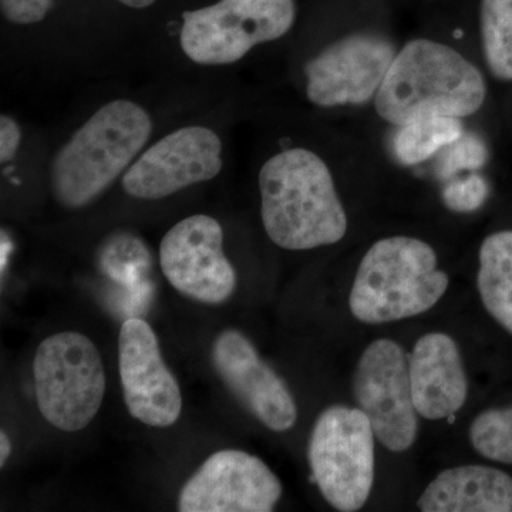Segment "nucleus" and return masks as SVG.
<instances>
[{
	"mask_svg": "<svg viewBox=\"0 0 512 512\" xmlns=\"http://www.w3.org/2000/svg\"><path fill=\"white\" fill-rule=\"evenodd\" d=\"M414 407L429 420L450 419L464 406L468 382L460 350L444 333H427L409 356Z\"/></svg>",
	"mask_w": 512,
	"mask_h": 512,
	"instance_id": "2eb2a0df",
	"label": "nucleus"
},
{
	"mask_svg": "<svg viewBox=\"0 0 512 512\" xmlns=\"http://www.w3.org/2000/svg\"><path fill=\"white\" fill-rule=\"evenodd\" d=\"M375 431L365 413L355 407L330 406L309 440L313 481L335 510L359 511L375 481Z\"/></svg>",
	"mask_w": 512,
	"mask_h": 512,
	"instance_id": "0eeeda50",
	"label": "nucleus"
},
{
	"mask_svg": "<svg viewBox=\"0 0 512 512\" xmlns=\"http://www.w3.org/2000/svg\"><path fill=\"white\" fill-rule=\"evenodd\" d=\"M281 495V481L261 458L241 450H221L185 483L178 511L269 512Z\"/></svg>",
	"mask_w": 512,
	"mask_h": 512,
	"instance_id": "f8f14e48",
	"label": "nucleus"
},
{
	"mask_svg": "<svg viewBox=\"0 0 512 512\" xmlns=\"http://www.w3.org/2000/svg\"><path fill=\"white\" fill-rule=\"evenodd\" d=\"M119 369L131 416L151 427L173 426L183 410V396L146 320L128 319L121 326Z\"/></svg>",
	"mask_w": 512,
	"mask_h": 512,
	"instance_id": "ddd939ff",
	"label": "nucleus"
},
{
	"mask_svg": "<svg viewBox=\"0 0 512 512\" xmlns=\"http://www.w3.org/2000/svg\"><path fill=\"white\" fill-rule=\"evenodd\" d=\"M487 86L480 70L453 47L414 39L394 57L375 97L380 119L400 127L424 117L473 116Z\"/></svg>",
	"mask_w": 512,
	"mask_h": 512,
	"instance_id": "7ed1b4c3",
	"label": "nucleus"
},
{
	"mask_svg": "<svg viewBox=\"0 0 512 512\" xmlns=\"http://www.w3.org/2000/svg\"><path fill=\"white\" fill-rule=\"evenodd\" d=\"M160 265L178 292L198 302L218 305L237 288V274L224 252V229L210 215H191L168 229Z\"/></svg>",
	"mask_w": 512,
	"mask_h": 512,
	"instance_id": "9b49d317",
	"label": "nucleus"
},
{
	"mask_svg": "<svg viewBox=\"0 0 512 512\" xmlns=\"http://www.w3.org/2000/svg\"><path fill=\"white\" fill-rule=\"evenodd\" d=\"M295 22V0H218L184 13L178 47L195 66L218 69L282 39Z\"/></svg>",
	"mask_w": 512,
	"mask_h": 512,
	"instance_id": "39448f33",
	"label": "nucleus"
},
{
	"mask_svg": "<svg viewBox=\"0 0 512 512\" xmlns=\"http://www.w3.org/2000/svg\"><path fill=\"white\" fill-rule=\"evenodd\" d=\"M55 0H0V12L6 22L16 26L42 23Z\"/></svg>",
	"mask_w": 512,
	"mask_h": 512,
	"instance_id": "5701e85b",
	"label": "nucleus"
},
{
	"mask_svg": "<svg viewBox=\"0 0 512 512\" xmlns=\"http://www.w3.org/2000/svg\"><path fill=\"white\" fill-rule=\"evenodd\" d=\"M477 285L484 308L512 333V231L484 239Z\"/></svg>",
	"mask_w": 512,
	"mask_h": 512,
	"instance_id": "f3484780",
	"label": "nucleus"
},
{
	"mask_svg": "<svg viewBox=\"0 0 512 512\" xmlns=\"http://www.w3.org/2000/svg\"><path fill=\"white\" fill-rule=\"evenodd\" d=\"M417 507L424 512H512V478L485 466L441 471Z\"/></svg>",
	"mask_w": 512,
	"mask_h": 512,
	"instance_id": "dca6fc26",
	"label": "nucleus"
},
{
	"mask_svg": "<svg viewBox=\"0 0 512 512\" xmlns=\"http://www.w3.org/2000/svg\"><path fill=\"white\" fill-rule=\"evenodd\" d=\"M487 183L481 175H470L464 180L448 184L443 191L444 202L450 210L470 212L477 210L487 198Z\"/></svg>",
	"mask_w": 512,
	"mask_h": 512,
	"instance_id": "4be33fe9",
	"label": "nucleus"
},
{
	"mask_svg": "<svg viewBox=\"0 0 512 512\" xmlns=\"http://www.w3.org/2000/svg\"><path fill=\"white\" fill-rule=\"evenodd\" d=\"M35 390L40 413L56 429L83 430L106 393V372L96 345L77 332L56 333L37 348Z\"/></svg>",
	"mask_w": 512,
	"mask_h": 512,
	"instance_id": "423d86ee",
	"label": "nucleus"
},
{
	"mask_svg": "<svg viewBox=\"0 0 512 512\" xmlns=\"http://www.w3.org/2000/svg\"><path fill=\"white\" fill-rule=\"evenodd\" d=\"M23 133L19 121L10 114L0 117V164L8 165L18 157Z\"/></svg>",
	"mask_w": 512,
	"mask_h": 512,
	"instance_id": "b1692460",
	"label": "nucleus"
},
{
	"mask_svg": "<svg viewBox=\"0 0 512 512\" xmlns=\"http://www.w3.org/2000/svg\"><path fill=\"white\" fill-rule=\"evenodd\" d=\"M353 396L387 450L402 453L419 431L410 384L409 356L390 339L367 346L353 376Z\"/></svg>",
	"mask_w": 512,
	"mask_h": 512,
	"instance_id": "1a4fd4ad",
	"label": "nucleus"
},
{
	"mask_svg": "<svg viewBox=\"0 0 512 512\" xmlns=\"http://www.w3.org/2000/svg\"><path fill=\"white\" fill-rule=\"evenodd\" d=\"M224 168V140L214 127L187 124L148 144L121 177L136 200L157 201L217 178Z\"/></svg>",
	"mask_w": 512,
	"mask_h": 512,
	"instance_id": "6e6552de",
	"label": "nucleus"
},
{
	"mask_svg": "<svg viewBox=\"0 0 512 512\" xmlns=\"http://www.w3.org/2000/svg\"><path fill=\"white\" fill-rule=\"evenodd\" d=\"M153 131V116L143 104L130 99L104 103L53 156L49 181L55 200L69 210L92 204L121 180Z\"/></svg>",
	"mask_w": 512,
	"mask_h": 512,
	"instance_id": "f03ea898",
	"label": "nucleus"
},
{
	"mask_svg": "<svg viewBox=\"0 0 512 512\" xmlns=\"http://www.w3.org/2000/svg\"><path fill=\"white\" fill-rule=\"evenodd\" d=\"M128 9L143 10L153 6L157 0H116Z\"/></svg>",
	"mask_w": 512,
	"mask_h": 512,
	"instance_id": "a878e982",
	"label": "nucleus"
},
{
	"mask_svg": "<svg viewBox=\"0 0 512 512\" xmlns=\"http://www.w3.org/2000/svg\"><path fill=\"white\" fill-rule=\"evenodd\" d=\"M480 30L488 69L497 79L512 80V0H481Z\"/></svg>",
	"mask_w": 512,
	"mask_h": 512,
	"instance_id": "6ab92c4d",
	"label": "nucleus"
},
{
	"mask_svg": "<svg viewBox=\"0 0 512 512\" xmlns=\"http://www.w3.org/2000/svg\"><path fill=\"white\" fill-rule=\"evenodd\" d=\"M261 217L278 247L308 251L342 241L348 217L328 164L309 148L291 147L268 158L258 174Z\"/></svg>",
	"mask_w": 512,
	"mask_h": 512,
	"instance_id": "f257e3e1",
	"label": "nucleus"
},
{
	"mask_svg": "<svg viewBox=\"0 0 512 512\" xmlns=\"http://www.w3.org/2000/svg\"><path fill=\"white\" fill-rule=\"evenodd\" d=\"M463 134L461 119L456 117H424L410 121L394 134V156L404 165L423 163Z\"/></svg>",
	"mask_w": 512,
	"mask_h": 512,
	"instance_id": "a211bd4d",
	"label": "nucleus"
},
{
	"mask_svg": "<svg viewBox=\"0 0 512 512\" xmlns=\"http://www.w3.org/2000/svg\"><path fill=\"white\" fill-rule=\"evenodd\" d=\"M212 363L222 382L245 409L269 430H291L298 407L284 380L259 357L247 336L221 333L212 346Z\"/></svg>",
	"mask_w": 512,
	"mask_h": 512,
	"instance_id": "4468645a",
	"label": "nucleus"
},
{
	"mask_svg": "<svg viewBox=\"0 0 512 512\" xmlns=\"http://www.w3.org/2000/svg\"><path fill=\"white\" fill-rule=\"evenodd\" d=\"M444 157L441 160V174L450 175L454 171L474 170L483 167L487 161V148L483 141L474 136H461L453 144L444 148Z\"/></svg>",
	"mask_w": 512,
	"mask_h": 512,
	"instance_id": "412c9836",
	"label": "nucleus"
},
{
	"mask_svg": "<svg viewBox=\"0 0 512 512\" xmlns=\"http://www.w3.org/2000/svg\"><path fill=\"white\" fill-rule=\"evenodd\" d=\"M10 451H12V447H10L8 434L2 431L0 433V466H5L6 460L10 456Z\"/></svg>",
	"mask_w": 512,
	"mask_h": 512,
	"instance_id": "393cba45",
	"label": "nucleus"
},
{
	"mask_svg": "<svg viewBox=\"0 0 512 512\" xmlns=\"http://www.w3.org/2000/svg\"><path fill=\"white\" fill-rule=\"evenodd\" d=\"M470 441L481 456L512 464V407L481 413L471 424Z\"/></svg>",
	"mask_w": 512,
	"mask_h": 512,
	"instance_id": "aec40b11",
	"label": "nucleus"
},
{
	"mask_svg": "<svg viewBox=\"0 0 512 512\" xmlns=\"http://www.w3.org/2000/svg\"><path fill=\"white\" fill-rule=\"evenodd\" d=\"M450 279L439 269L431 245L412 237L380 239L363 256L350 311L369 325L397 322L429 311L446 293Z\"/></svg>",
	"mask_w": 512,
	"mask_h": 512,
	"instance_id": "20e7f679",
	"label": "nucleus"
},
{
	"mask_svg": "<svg viewBox=\"0 0 512 512\" xmlns=\"http://www.w3.org/2000/svg\"><path fill=\"white\" fill-rule=\"evenodd\" d=\"M397 52L386 37L356 33L335 40L305 64V94L322 109L375 99Z\"/></svg>",
	"mask_w": 512,
	"mask_h": 512,
	"instance_id": "9d476101",
	"label": "nucleus"
}]
</instances>
